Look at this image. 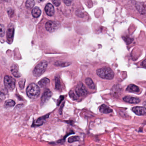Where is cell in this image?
Segmentation results:
<instances>
[{
	"instance_id": "cell-29",
	"label": "cell",
	"mask_w": 146,
	"mask_h": 146,
	"mask_svg": "<svg viewBox=\"0 0 146 146\" xmlns=\"http://www.w3.org/2000/svg\"><path fill=\"white\" fill-rule=\"evenodd\" d=\"M64 96H60V98H59L58 100V101H57L58 102V103H57V105H58H58L61 103V102L64 100Z\"/></svg>"
},
{
	"instance_id": "cell-11",
	"label": "cell",
	"mask_w": 146,
	"mask_h": 146,
	"mask_svg": "<svg viewBox=\"0 0 146 146\" xmlns=\"http://www.w3.org/2000/svg\"><path fill=\"white\" fill-rule=\"evenodd\" d=\"M50 81L48 78H44L39 81L38 85L41 88H46L50 84Z\"/></svg>"
},
{
	"instance_id": "cell-15",
	"label": "cell",
	"mask_w": 146,
	"mask_h": 146,
	"mask_svg": "<svg viewBox=\"0 0 146 146\" xmlns=\"http://www.w3.org/2000/svg\"><path fill=\"white\" fill-rule=\"evenodd\" d=\"M48 117V115H45V116H43V117H41L39 118L38 119H36V121L34 123V124L35 125H42V124L44 123V120L47 118Z\"/></svg>"
},
{
	"instance_id": "cell-18",
	"label": "cell",
	"mask_w": 146,
	"mask_h": 146,
	"mask_svg": "<svg viewBox=\"0 0 146 146\" xmlns=\"http://www.w3.org/2000/svg\"><path fill=\"white\" fill-rule=\"evenodd\" d=\"M15 101L12 100H8L5 102V106L6 108H11L14 106L15 105Z\"/></svg>"
},
{
	"instance_id": "cell-7",
	"label": "cell",
	"mask_w": 146,
	"mask_h": 146,
	"mask_svg": "<svg viewBox=\"0 0 146 146\" xmlns=\"http://www.w3.org/2000/svg\"><path fill=\"white\" fill-rule=\"evenodd\" d=\"M46 29L50 32H54L58 29V25L56 22L49 21L46 23L45 25Z\"/></svg>"
},
{
	"instance_id": "cell-2",
	"label": "cell",
	"mask_w": 146,
	"mask_h": 146,
	"mask_svg": "<svg viewBox=\"0 0 146 146\" xmlns=\"http://www.w3.org/2000/svg\"><path fill=\"white\" fill-rule=\"evenodd\" d=\"M96 72L100 77L108 80L113 79L114 76V72L109 67H104L100 68L97 70Z\"/></svg>"
},
{
	"instance_id": "cell-20",
	"label": "cell",
	"mask_w": 146,
	"mask_h": 146,
	"mask_svg": "<svg viewBox=\"0 0 146 146\" xmlns=\"http://www.w3.org/2000/svg\"><path fill=\"white\" fill-rule=\"evenodd\" d=\"M70 64V63L69 62H60V61H57L54 63L55 65L60 66V67H66V66H69Z\"/></svg>"
},
{
	"instance_id": "cell-17",
	"label": "cell",
	"mask_w": 146,
	"mask_h": 146,
	"mask_svg": "<svg viewBox=\"0 0 146 146\" xmlns=\"http://www.w3.org/2000/svg\"><path fill=\"white\" fill-rule=\"evenodd\" d=\"M41 11L40 9L38 7H35L32 11V15L35 18H38L40 16Z\"/></svg>"
},
{
	"instance_id": "cell-13",
	"label": "cell",
	"mask_w": 146,
	"mask_h": 146,
	"mask_svg": "<svg viewBox=\"0 0 146 146\" xmlns=\"http://www.w3.org/2000/svg\"><path fill=\"white\" fill-rule=\"evenodd\" d=\"M100 111L101 112L103 113H110L112 111V110L111 109L105 105H102L100 107Z\"/></svg>"
},
{
	"instance_id": "cell-30",
	"label": "cell",
	"mask_w": 146,
	"mask_h": 146,
	"mask_svg": "<svg viewBox=\"0 0 146 146\" xmlns=\"http://www.w3.org/2000/svg\"><path fill=\"white\" fill-rule=\"evenodd\" d=\"M142 65L143 67H146V59L143 61L142 63Z\"/></svg>"
},
{
	"instance_id": "cell-19",
	"label": "cell",
	"mask_w": 146,
	"mask_h": 146,
	"mask_svg": "<svg viewBox=\"0 0 146 146\" xmlns=\"http://www.w3.org/2000/svg\"><path fill=\"white\" fill-rule=\"evenodd\" d=\"M35 5V1L34 0H27L25 3V6L27 8L31 9L34 7Z\"/></svg>"
},
{
	"instance_id": "cell-27",
	"label": "cell",
	"mask_w": 146,
	"mask_h": 146,
	"mask_svg": "<svg viewBox=\"0 0 146 146\" xmlns=\"http://www.w3.org/2000/svg\"><path fill=\"white\" fill-rule=\"evenodd\" d=\"M5 29L4 26L2 25H1V37L4 36L5 35Z\"/></svg>"
},
{
	"instance_id": "cell-25",
	"label": "cell",
	"mask_w": 146,
	"mask_h": 146,
	"mask_svg": "<svg viewBox=\"0 0 146 146\" xmlns=\"http://www.w3.org/2000/svg\"><path fill=\"white\" fill-rule=\"evenodd\" d=\"M25 83V79H23V80L19 81V87L21 89H23L24 88Z\"/></svg>"
},
{
	"instance_id": "cell-23",
	"label": "cell",
	"mask_w": 146,
	"mask_h": 146,
	"mask_svg": "<svg viewBox=\"0 0 146 146\" xmlns=\"http://www.w3.org/2000/svg\"><path fill=\"white\" fill-rule=\"evenodd\" d=\"M69 95H70V97L73 99V100H76L77 99L78 96H77V95L75 94V93L73 92V91H70V93H69Z\"/></svg>"
},
{
	"instance_id": "cell-6",
	"label": "cell",
	"mask_w": 146,
	"mask_h": 146,
	"mask_svg": "<svg viewBox=\"0 0 146 146\" xmlns=\"http://www.w3.org/2000/svg\"><path fill=\"white\" fill-rule=\"evenodd\" d=\"M52 93L50 91V90L48 89L46 90L42 94V96L41 98V105H43L47 102L52 97Z\"/></svg>"
},
{
	"instance_id": "cell-24",
	"label": "cell",
	"mask_w": 146,
	"mask_h": 146,
	"mask_svg": "<svg viewBox=\"0 0 146 146\" xmlns=\"http://www.w3.org/2000/svg\"><path fill=\"white\" fill-rule=\"evenodd\" d=\"M13 29H11L8 30V34H7V38L8 40L9 39H11L13 37Z\"/></svg>"
},
{
	"instance_id": "cell-1",
	"label": "cell",
	"mask_w": 146,
	"mask_h": 146,
	"mask_svg": "<svg viewBox=\"0 0 146 146\" xmlns=\"http://www.w3.org/2000/svg\"><path fill=\"white\" fill-rule=\"evenodd\" d=\"M26 92L28 96L30 99H36L40 94V87L35 83H31L27 87Z\"/></svg>"
},
{
	"instance_id": "cell-8",
	"label": "cell",
	"mask_w": 146,
	"mask_h": 146,
	"mask_svg": "<svg viewBox=\"0 0 146 146\" xmlns=\"http://www.w3.org/2000/svg\"><path fill=\"white\" fill-rule=\"evenodd\" d=\"M123 100L126 102L131 104H137L139 103L141 100L137 97H133L131 96H125L123 97Z\"/></svg>"
},
{
	"instance_id": "cell-3",
	"label": "cell",
	"mask_w": 146,
	"mask_h": 146,
	"mask_svg": "<svg viewBox=\"0 0 146 146\" xmlns=\"http://www.w3.org/2000/svg\"><path fill=\"white\" fill-rule=\"evenodd\" d=\"M48 65V63L46 60H42L38 64L33 70V75L36 77L41 76L46 71Z\"/></svg>"
},
{
	"instance_id": "cell-9",
	"label": "cell",
	"mask_w": 146,
	"mask_h": 146,
	"mask_svg": "<svg viewBox=\"0 0 146 146\" xmlns=\"http://www.w3.org/2000/svg\"><path fill=\"white\" fill-rule=\"evenodd\" d=\"M132 111L137 115H143L146 113V108L145 107H134L132 108Z\"/></svg>"
},
{
	"instance_id": "cell-12",
	"label": "cell",
	"mask_w": 146,
	"mask_h": 146,
	"mask_svg": "<svg viewBox=\"0 0 146 146\" xmlns=\"http://www.w3.org/2000/svg\"><path fill=\"white\" fill-rule=\"evenodd\" d=\"M11 71L13 75L15 77L19 78L21 76L20 72H19V70L17 66V65H13L12 66Z\"/></svg>"
},
{
	"instance_id": "cell-4",
	"label": "cell",
	"mask_w": 146,
	"mask_h": 146,
	"mask_svg": "<svg viewBox=\"0 0 146 146\" xmlns=\"http://www.w3.org/2000/svg\"><path fill=\"white\" fill-rule=\"evenodd\" d=\"M16 80L12 77L5 76L4 78V84L6 88L9 91H12L16 87Z\"/></svg>"
},
{
	"instance_id": "cell-16",
	"label": "cell",
	"mask_w": 146,
	"mask_h": 146,
	"mask_svg": "<svg viewBox=\"0 0 146 146\" xmlns=\"http://www.w3.org/2000/svg\"><path fill=\"white\" fill-rule=\"evenodd\" d=\"M85 82L90 88L92 90H94L95 89V85L91 78H87L85 80Z\"/></svg>"
},
{
	"instance_id": "cell-14",
	"label": "cell",
	"mask_w": 146,
	"mask_h": 146,
	"mask_svg": "<svg viewBox=\"0 0 146 146\" xmlns=\"http://www.w3.org/2000/svg\"><path fill=\"white\" fill-rule=\"evenodd\" d=\"M126 90L130 92H134V93H137L139 92V88L137 86L134 84H130L128 86Z\"/></svg>"
},
{
	"instance_id": "cell-22",
	"label": "cell",
	"mask_w": 146,
	"mask_h": 146,
	"mask_svg": "<svg viewBox=\"0 0 146 146\" xmlns=\"http://www.w3.org/2000/svg\"><path fill=\"white\" fill-rule=\"evenodd\" d=\"M79 139H80V137L78 136L71 137L68 139V142L71 143L73 142L79 141Z\"/></svg>"
},
{
	"instance_id": "cell-28",
	"label": "cell",
	"mask_w": 146,
	"mask_h": 146,
	"mask_svg": "<svg viewBox=\"0 0 146 146\" xmlns=\"http://www.w3.org/2000/svg\"><path fill=\"white\" fill-rule=\"evenodd\" d=\"M63 2L67 5H70L72 2V0H63Z\"/></svg>"
},
{
	"instance_id": "cell-21",
	"label": "cell",
	"mask_w": 146,
	"mask_h": 146,
	"mask_svg": "<svg viewBox=\"0 0 146 146\" xmlns=\"http://www.w3.org/2000/svg\"><path fill=\"white\" fill-rule=\"evenodd\" d=\"M55 87L57 90H61V87L60 85V81L59 78L58 77H56L55 78Z\"/></svg>"
},
{
	"instance_id": "cell-10",
	"label": "cell",
	"mask_w": 146,
	"mask_h": 146,
	"mask_svg": "<svg viewBox=\"0 0 146 146\" xmlns=\"http://www.w3.org/2000/svg\"><path fill=\"white\" fill-rule=\"evenodd\" d=\"M45 10L46 13L48 16L51 17V16H53L54 14V7L50 3H48L46 6Z\"/></svg>"
},
{
	"instance_id": "cell-5",
	"label": "cell",
	"mask_w": 146,
	"mask_h": 146,
	"mask_svg": "<svg viewBox=\"0 0 146 146\" xmlns=\"http://www.w3.org/2000/svg\"><path fill=\"white\" fill-rule=\"evenodd\" d=\"M75 92L78 97H81L86 95L88 90L82 83H79L76 87Z\"/></svg>"
},
{
	"instance_id": "cell-26",
	"label": "cell",
	"mask_w": 146,
	"mask_h": 146,
	"mask_svg": "<svg viewBox=\"0 0 146 146\" xmlns=\"http://www.w3.org/2000/svg\"><path fill=\"white\" fill-rule=\"evenodd\" d=\"M52 1L54 5L57 7L59 6L61 3L60 0H52Z\"/></svg>"
},
{
	"instance_id": "cell-31",
	"label": "cell",
	"mask_w": 146,
	"mask_h": 146,
	"mask_svg": "<svg viewBox=\"0 0 146 146\" xmlns=\"http://www.w3.org/2000/svg\"><path fill=\"white\" fill-rule=\"evenodd\" d=\"M143 105L146 108V101H144V102H143Z\"/></svg>"
},
{
	"instance_id": "cell-32",
	"label": "cell",
	"mask_w": 146,
	"mask_h": 146,
	"mask_svg": "<svg viewBox=\"0 0 146 146\" xmlns=\"http://www.w3.org/2000/svg\"><path fill=\"white\" fill-rule=\"evenodd\" d=\"M45 1V0H37V1L39 2H42V1Z\"/></svg>"
}]
</instances>
